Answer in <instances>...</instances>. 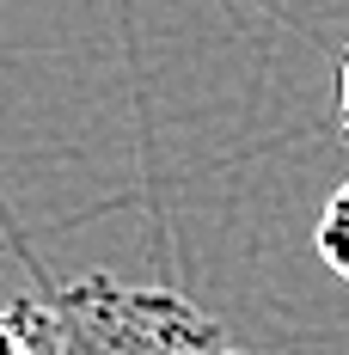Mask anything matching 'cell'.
I'll use <instances>...</instances> for the list:
<instances>
[{"instance_id":"cell-1","label":"cell","mask_w":349,"mask_h":355,"mask_svg":"<svg viewBox=\"0 0 349 355\" xmlns=\"http://www.w3.org/2000/svg\"><path fill=\"white\" fill-rule=\"evenodd\" d=\"M56 355H245L221 319H209L178 288H147L123 276H80L49 294Z\"/></svg>"},{"instance_id":"cell-3","label":"cell","mask_w":349,"mask_h":355,"mask_svg":"<svg viewBox=\"0 0 349 355\" xmlns=\"http://www.w3.org/2000/svg\"><path fill=\"white\" fill-rule=\"evenodd\" d=\"M313 251H318V263H325L337 282H349V178L325 196V209H318Z\"/></svg>"},{"instance_id":"cell-2","label":"cell","mask_w":349,"mask_h":355,"mask_svg":"<svg viewBox=\"0 0 349 355\" xmlns=\"http://www.w3.org/2000/svg\"><path fill=\"white\" fill-rule=\"evenodd\" d=\"M0 355H56L49 300H12V306H0Z\"/></svg>"},{"instance_id":"cell-4","label":"cell","mask_w":349,"mask_h":355,"mask_svg":"<svg viewBox=\"0 0 349 355\" xmlns=\"http://www.w3.org/2000/svg\"><path fill=\"white\" fill-rule=\"evenodd\" d=\"M337 135L349 141V55H343V73H337Z\"/></svg>"}]
</instances>
